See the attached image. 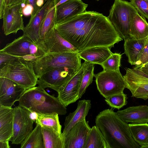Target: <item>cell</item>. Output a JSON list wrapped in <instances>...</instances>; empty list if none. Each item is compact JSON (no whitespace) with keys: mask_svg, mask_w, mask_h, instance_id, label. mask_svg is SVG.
I'll use <instances>...</instances> for the list:
<instances>
[{"mask_svg":"<svg viewBox=\"0 0 148 148\" xmlns=\"http://www.w3.org/2000/svg\"><path fill=\"white\" fill-rule=\"evenodd\" d=\"M54 28L79 52L95 47L111 48L123 40L107 17L94 11H86Z\"/></svg>","mask_w":148,"mask_h":148,"instance_id":"obj_1","label":"cell"},{"mask_svg":"<svg viewBox=\"0 0 148 148\" xmlns=\"http://www.w3.org/2000/svg\"><path fill=\"white\" fill-rule=\"evenodd\" d=\"M95 123L109 148H140L132 137L129 124L121 119L112 109L100 112L96 117Z\"/></svg>","mask_w":148,"mask_h":148,"instance_id":"obj_2","label":"cell"},{"mask_svg":"<svg viewBox=\"0 0 148 148\" xmlns=\"http://www.w3.org/2000/svg\"><path fill=\"white\" fill-rule=\"evenodd\" d=\"M19 105L26 110L39 114L57 113L64 115L66 108L54 95L48 94L44 89L34 87L25 90L18 101Z\"/></svg>","mask_w":148,"mask_h":148,"instance_id":"obj_3","label":"cell"},{"mask_svg":"<svg viewBox=\"0 0 148 148\" xmlns=\"http://www.w3.org/2000/svg\"><path fill=\"white\" fill-rule=\"evenodd\" d=\"M81 59L78 52L48 51L36 60L33 68L38 79L46 72L58 68L66 67L78 71L82 65Z\"/></svg>","mask_w":148,"mask_h":148,"instance_id":"obj_4","label":"cell"},{"mask_svg":"<svg viewBox=\"0 0 148 148\" xmlns=\"http://www.w3.org/2000/svg\"><path fill=\"white\" fill-rule=\"evenodd\" d=\"M33 63L19 58L0 69V77L12 80L26 90L35 87L38 79L34 72Z\"/></svg>","mask_w":148,"mask_h":148,"instance_id":"obj_5","label":"cell"},{"mask_svg":"<svg viewBox=\"0 0 148 148\" xmlns=\"http://www.w3.org/2000/svg\"><path fill=\"white\" fill-rule=\"evenodd\" d=\"M130 2L115 0L108 18L120 36L124 40L130 38V23L134 15L137 12Z\"/></svg>","mask_w":148,"mask_h":148,"instance_id":"obj_6","label":"cell"},{"mask_svg":"<svg viewBox=\"0 0 148 148\" xmlns=\"http://www.w3.org/2000/svg\"><path fill=\"white\" fill-rule=\"evenodd\" d=\"M97 90L105 99L123 92L126 85L120 70H104L95 74Z\"/></svg>","mask_w":148,"mask_h":148,"instance_id":"obj_7","label":"cell"},{"mask_svg":"<svg viewBox=\"0 0 148 148\" xmlns=\"http://www.w3.org/2000/svg\"><path fill=\"white\" fill-rule=\"evenodd\" d=\"M14 108L13 134L10 141L13 144H21L33 130L34 122L25 108L19 105Z\"/></svg>","mask_w":148,"mask_h":148,"instance_id":"obj_8","label":"cell"},{"mask_svg":"<svg viewBox=\"0 0 148 148\" xmlns=\"http://www.w3.org/2000/svg\"><path fill=\"white\" fill-rule=\"evenodd\" d=\"M77 71L66 67L54 69L42 74L37 84L40 88H49L58 92Z\"/></svg>","mask_w":148,"mask_h":148,"instance_id":"obj_9","label":"cell"},{"mask_svg":"<svg viewBox=\"0 0 148 148\" xmlns=\"http://www.w3.org/2000/svg\"><path fill=\"white\" fill-rule=\"evenodd\" d=\"M123 76L126 88L132 97L146 100L148 99V75L136 67L127 68Z\"/></svg>","mask_w":148,"mask_h":148,"instance_id":"obj_10","label":"cell"},{"mask_svg":"<svg viewBox=\"0 0 148 148\" xmlns=\"http://www.w3.org/2000/svg\"><path fill=\"white\" fill-rule=\"evenodd\" d=\"M36 46L29 38L23 35L7 44L0 50V52L21 58L34 63L35 60L32 55Z\"/></svg>","mask_w":148,"mask_h":148,"instance_id":"obj_11","label":"cell"},{"mask_svg":"<svg viewBox=\"0 0 148 148\" xmlns=\"http://www.w3.org/2000/svg\"><path fill=\"white\" fill-rule=\"evenodd\" d=\"M87 62L82 63L80 68L58 92L57 97L66 106L75 102L79 98V92L83 72Z\"/></svg>","mask_w":148,"mask_h":148,"instance_id":"obj_12","label":"cell"},{"mask_svg":"<svg viewBox=\"0 0 148 148\" xmlns=\"http://www.w3.org/2000/svg\"><path fill=\"white\" fill-rule=\"evenodd\" d=\"M21 4L5 6L3 15V29L6 36L23 31L24 26Z\"/></svg>","mask_w":148,"mask_h":148,"instance_id":"obj_13","label":"cell"},{"mask_svg":"<svg viewBox=\"0 0 148 148\" xmlns=\"http://www.w3.org/2000/svg\"><path fill=\"white\" fill-rule=\"evenodd\" d=\"M51 0H47L41 8L34 14L31 15L28 23L23 31V35L29 38L38 46L46 53L48 49L40 37L41 25L47 7Z\"/></svg>","mask_w":148,"mask_h":148,"instance_id":"obj_14","label":"cell"},{"mask_svg":"<svg viewBox=\"0 0 148 148\" xmlns=\"http://www.w3.org/2000/svg\"><path fill=\"white\" fill-rule=\"evenodd\" d=\"M26 90L14 82L0 77V106L12 107Z\"/></svg>","mask_w":148,"mask_h":148,"instance_id":"obj_15","label":"cell"},{"mask_svg":"<svg viewBox=\"0 0 148 148\" xmlns=\"http://www.w3.org/2000/svg\"><path fill=\"white\" fill-rule=\"evenodd\" d=\"M91 128L86 119L76 124L63 137L64 148H84Z\"/></svg>","mask_w":148,"mask_h":148,"instance_id":"obj_16","label":"cell"},{"mask_svg":"<svg viewBox=\"0 0 148 148\" xmlns=\"http://www.w3.org/2000/svg\"><path fill=\"white\" fill-rule=\"evenodd\" d=\"M88 4L81 0H69L56 7L55 23L66 22L86 11Z\"/></svg>","mask_w":148,"mask_h":148,"instance_id":"obj_17","label":"cell"},{"mask_svg":"<svg viewBox=\"0 0 148 148\" xmlns=\"http://www.w3.org/2000/svg\"><path fill=\"white\" fill-rule=\"evenodd\" d=\"M44 42L49 52H79L72 44L61 36L54 27L46 35Z\"/></svg>","mask_w":148,"mask_h":148,"instance_id":"obj_18","label":"cell"},{"mask_svg":"<svg viewBox=\"0 0 148 148\" xmlns=\"http://www.w3.org/2000/svg\"><path fill=\"white\" fill-rule=\"evenodd\" d=\"M116 113L121 119L127 123L139 124L148 123V106L147 105L129 107Z\"/></svg>","mask_w":148,"mask_h":148,"instance_id":"obj_19","label":"cell"},{"mask_svg":"<svg viewBox=\"0 0 148 148\" xmlns=\"http://www.w3.org/2000/svg\"><path fill=\"white\" fill-rule=\"evenodd\" d=\"M76 110L66 116L64 123V128L62 133L65 136L71 129L78 123L85 120L91 108V101L83 99L79 101Z\"/></svg>","mask_w":148,"mask_h":148,"instance_id":"obj_20","label":"cell"},{"mask_svg":"<svg viewBox=\"0 0 148 148\" xmlns=\"http://www.w3.org/2000/svg\"><path fill=\"white\" fill-rule=\"evenodd\" d=\"M14 108L0 106V141L9 140L13 134Z\"/></svg>","mask_w":148,"mask_h":148,"instance_id":"obj_21","label":"cell"},{"mask_svg":"<svg viewBox=\"0 0 148 148\" xmlns=\"http://www.w3.org/2000/svg\"><path fill=\"white\" fill-rule=\"evenodd\" d=\"M112 53L109 47L100 46L88 48L79 52L82 59L89 63L100 65Z\"/></svg>","mask_w":148,"mask_h":148,"instance_id":"obj_22","label":"cell"},{"mask_svg":"<svg viewBox=\"0 0 148 148\" xmlns=\"http://www.w3.org/2000/svg\"><path fill=\"white\" fill-rule=\"evenodd\" d=\"M147 38L135 39L130 38L124 40V53L128 61L131 65H135L138 56L145 46Z\"/></svg>","mask_w":148,"mask_h":148,"instance_id":"obj_23","label":"cell"},{"mask_svg":"<svg viewBox=\"0 0 148 148\" xmlns=\"http://www.w3.org/2000/svg\"><path fill=\"white\" fill-rule=\"evenodd\" d=\"M129 36L130 38L135 39L146 38L148 37V23L145 18L138 12L132 18Z\"/></svg>","mask_w":148,"mask_h":148,"instance_id":"obj_24","label":"cell"},{"mask_svg":"<svg viewBox=\"0 0 148 148\" xmlns=\"http://www.w3.org/2000/svg\"><path fill=\"white\" fill-rule=\"evenodd\" d=\"M45 148H64L62 134L46 126H41Z\"/></svg>","mask_w":148,"mask_h":148,"instance_id":"obj_25","label":"cell"},{"mask_svg":"<svg viewBox=\"0 0 148 148\" xmlns=\"http://www.w3.org/2000/svg\"><path fill=\"white\" fill-rule=\"evenodd\" d=\"M56 13V7L54 4L53 0H51L47 7L40 29V38L44 43V40L46 35L54 27Z\"/></svg>","mask_w":148,"mask_h":148,"instance_id":"obj_26","label":"cell"},{"mask_svg":"<svg viewBox=\"0 0 148 148\" xmlns=\"http://www.w3.org/2000/svg\"><path fill=\"white\" fill-rule=\"evenodd\" d=\"M84 148H109L102 133L96 125L91 128Z\"/></svg>","mask_w":148,"mask_h":148,"instance_id":"obj_27","label":"cell"},{"mask_svg":"<svg viewBox=\"0 0 148 148\" xmlns=\"http://www.w3.org/2000/svg\"><path fill=\"white\" fill-rule=\"evenodd\" d=\"M129 125L132 137L140 148H148V124Z\"/></svg>","mask_w":148,"mask_h":148,"instance_id":"obj_28","label":"cell"},{"mask_svg":"<svg viewBox=\"0 0 148 148\" xmlns=\"http://www.w3.org/2000/svg\"><path fill=\"white\" fill-rule=\"evenodd\" d=\"M21 148H45L41 126L36 124L35 128L21 143Z\"/></svg>","mask_w":148,"mask_h":148,"instance_id":"obj_29","label":"cell"},{"mask_svg":"<svg viewBox=\"0 0 148 148\" xmlns=\"http://www.w3.org/2000/svg\"><path fill=\"white\" fill-rule=\"evenodd\" d=\"M58 115L57 113L55 112L49 114L37 113L35 122L36 124H39L41 126H44L51 128L58 132L62 134V126L60 123Z\"/></svg>","mask_w":148,"mask_h":148,"instance_id":"obj_30","label":"cell"},{"mask_svg":"<svg viewBox=\"0 0 148 148\" xmlns=\"http://www.w3.org/2000/svg\"><path fill=\"white\" fill-rule=\"evenodd\" d=\"M95 64L87 62L83 72L79 89V98H81L88 87L92 82L95 75L94 73Z\"/></svg>","mask_w":148,"mask_h":148,"instance_id":"obj_31","label":"cell"},{"mask_svg":"<svg viewBox=\"0 0 148 148\" xmlns=\"http://www.w3.org/2000/svg\"><path fill=\"white\" fill-rule=\"evenodd\" d=\"M122 55L119 53H113L101 65L104 70L118 71L121 66Z\"/></svg>","mask_w":148,"mask_h":148,"instance_id":"obj_32","label":"cell"},{"mask_svg":"<svg viewBox=\"0 0 148 148\" xmlns=\"http://www.w3.org/2000/svg\"><path fill=\"white\" fill-rule=\"evenodd\" d=\"M127 98V95L123 92L111 96L105 100L110 107L119 110L126 105Z\"/></svg>","mask_w":148,"mask_h":148,"instance_id":"obj_33","label":"cell"},{"mask_svg":"<svg viewBox=\"0 0 148 148\" xmlns=\"http://www.w3.org/2000/svg\"><path fill=\"white\" fill-rule=\"evenodd\" d=\"M130 2L142 16L148 20V0H130Z\"/></svg>","mask_w":148,"mask_h":148,"instance_id":"obj_34","label":"cell"},{"mask_svg":"<svg viewBox=\"0 0 148 148\" xmlns=\"http://www.w3.org/2000/svg\"><path fill=\"white\" fill-rule=\"evenodd\" d=\"M148 62V41L146 43L139 54L135 66L143 65Z\"/></svg>","mask_w":148,"mask_h":148,"instance_id":"obj_35","label":"cell"},{"mask_svg":"<svg viewBox=\"0 0 148 148\" xmlns=\"http://www.w3.org/2000/svg\"><path fill=\"white\" fill-rule=\"evenodd\" d=\"M19 57L0 52V69L8 65Z\"/></svg>","mask_w":148,"mask_h":148,"instance_id":"obj_36","label":"cell"},{"mask_svg":"<svg viewBox=\"0 0 148 148\" xmlns=\"http://www.w3.org/2000/svg\"><path fill=\"white\" fill-rule=\"evenodd\" d=\"M34 10L32 6L29 4H26L25 6L22 8L23 15L26 16L31 15Z\"/></svg>","mask_w":148,"mask_h":148,"instance_id":"obj_37","label":"cell"},{"mask_svg":"<svg viewBox=\"0 0 148 148\" xmlns=\"http://www.w3.org/2000/svg\"><path fill=\"white\" fill-rule=\"evenodd\" d=\"M27 0H4L5 6L24 3L26 4Z\"/></svg>","mask_w":148,"mask_h":148,"instance_id":"obj_38","label":"cell"},{"mask_svg":"<svg viewBox=\"0 0 148 148\" xmlns=\"http://www.w3.org/2000/svg\"><path fill=\"white\" fill-rule=\"evenodd\" d=\"M37 0H27L26 4H29L32 5L34 8V10L31 15L35 14L40 10L36 5V3Z\"/></svg>","mask_w":148,"mask_h":148,"instance_id":"obj_39","label":"cell"},{"mask_svg":"<svg viewBox=\"0 0 148 148\" xmlns=\"http://www.w3.org/2000/svg\"><path fill=\"white\" fill-rule=\"evenodd\" d=\"M9 140L0 141V148H10Z\"/></svg>","mask_w":148,"mask_h":148,"instance_id":"obj_40","label":"cell"},{"mask_svg":"<svg viewBox=\"0 0 148 148\" xmlns=\"http://www.w3.org/2000/svg\"><path fill=\"white\" fill-rule=\"evenodd\" d=\"M4 0H0V18L2 19L5 7Z\"/></svg>","mask_w":148,"mask_h":148,"instance_id":"obj_41","label":"cell"},{"mask_svg":"<svg viewBox=\"0 0 148 148\" xmlns=\"http://www.w3.org/2000/svg\"><path fill=\"white\" fill-rule=\"evenodd\" d=\"M135 67L142 71L148 70V62L142 65L135 66Z\"/></svg>","mask_w":148,"mask_h":148,"instance_id":"obj_42","label":"cell"},{"mask_svg":"<svg viewBox=\"0 0 148 148\" xmlns=\"http://www.w3.org/2000/svg\"><path fill=\"white\" fill-rule=\"evenodd\" d=\"M47 0H37L36 4L37 7L39 9H40L43 5L45 2H46Z\"/></svg>","mask_w":148,"mask_h":148,"instance_id":"obj_43","label":"cell"},{"mask_svg":"<svg viewBox=\"0 0 148 148\" xmlns=\"http://www.w3.org/2000/svg\"><path fill=\"white\" fill-rule=\"evenodd\" d=\"M69 0H53V3L55 7L66 2Z\"/></svg>","mask_w":148,"mask_h":148,"instance_id":"obj_44","label":"cell"},{"mask_svg":"<svg viewBox=\"0 0 148 148\" xmlns=\"http://www.w3.org/2000/svg\"><path fill=\"white\" fill-rule=\"evenodd\" d=\"M148 75V70L142 71Z\"/></svg>","mask_w":148,"mask_h":148,"instance_id":"obj_45","label":"cell"},{"mask_svg":"<svg viewBox=\"0 0 148 148\" xmlns=\"http://www.w3.org/2000/svg\"><path fill=\"white\" fill-rule=\"evenodd\" d=\"M147 41H148V37H147Z\"/></svg>","mask_w":148,"mask_h":148,"instance_id":"obj_46","label":"cell"},{"mask_svg":"<svg viewBox=\"0 0 148 148\" xmlns=\"http://www.w3.org/2000/svg\"><path fill=\"white\" fill-rule=\"evenodd\" d=\"M97 0V1H99V0Z\"/></svg>","mask_w":148,"mask_h":148,"instance_id":"obj_47","label":"cell"}]
</instances>
